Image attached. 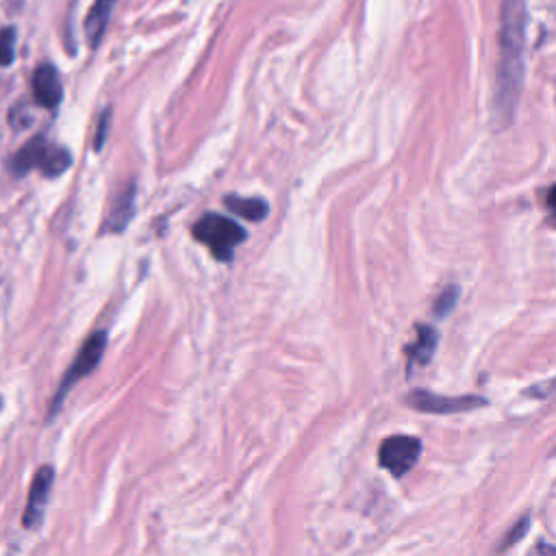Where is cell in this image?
Listing matches in <instances>:
<instances>
[{
  "instance_id": "5",
  "label": "cell",
  "mask_w": 556,
  "mask_h": 556,
  "mask_svg": "<svg viewBox=\"0 0 556 556\" xmlns=\"http://www.w3.org/2000/svg\"><path fill=\"white\" fill-rule=\"evenodd\" d=\"M407 404L415 411L422 413H435V415H452V413H465L485 407L487 400L480 396H459V398H448L433 394L426 389H413L407 396Z\"/></svg>"
},
{
  "instance_id": "3",
  "label": "cell",
  "mask_w": 556,
  "mask_h": 556,
  "mask_svg": "<svg viewBox=\"0 0 556 556\" xmlns=\"http://www.w3.org/2000/svg\"><path fill=\"white\" fill-rule=\"evenodd\" d=\"M105 348H107V333L105 331H98L85 341L83 348L79 350L77 359L72 361L70 370L66 372V376H63L59 391L53 398V407H50V417H53L59 411V407L63 404V398L68 396V391L74 385H77L81 378H85L87 374H92L96 370V365L100 363V359H103V355H105Z\"/></svg>"
},
{
  "instance_id": "9",
  "label": "cell",
  "mask_w": 556,
  "mask_h": 556,
  "mask_svg": "<svg viewBox=\"0 0 556 556\" xmlns=\"http://www.w3.org/2000/svg\"><path fill=\"white\" fill-rule=\"evenodd\" d=\"M113 7H116V0H96L94 7L90 9V14L85 18V35L87 42L92 48H96L103 40V35L107 31V24L111 20Z\"/></svg>"
},
{
  "instance_id": "7",
  "label": "cell",
  "mask_w": 556,
  "mask_h": 556,
  "mask_svg": "<svg viewBox=\"0 0 556 556\" xmlns=\"http://www.w3.org/2000/svg\"><path fill=\"white\" fill-rule=\"evenodd\" d=\"M33 96L35 103L44 109H55L63 98V85L59 72L50 63H44L33 74Z\"/></svg>"
},
{
  "instance_id": "6",
  "label": "cell",
  "mask_w": 556,
  "mask_h": 556,
  "mask_svg": "<svg viewBox=\"0 0 556 556\" xmlns=\"http://www.w3.org/2000/svg\"><path fill=\"white\" fill-rule=\"evenodd\" d=\"M53 483H55V470H53V467H48V465L40 467V472H37L35 478H33L27 509H24V515H22L24 528L35 530V528L42 526L44 515H46V504H48L50 489H53Z\"/></svg>"
},
{
  "instance_id": "11",
  "label": "cell",
  "mask_w": 556,
  "mask_h": 556,
  "mask_svg": "<svg viewBox=\"0 0 556 556\" xmlns=\"http://www.w3.org/2000/svg\"><path fill=\"white\" fill-rule=\"evenodd\" d=\"M224 205L229 207L237 216L246 218L248 222H261L268 218L270 207L263 198H242V196H226Z\"/></svg>"
},
{
  "instance_id": "18",
  "label": "cell",
  "mask_w": 556,
  "mask_h": 556,
  "mask_svg": "<svg viewBox=\"0 0 556 556\" xmlns=\"http://www.w3.org/2000/svg\"><path fill=\"white\" fill-rule=\"evenodd\" d=\"M548 209L554 211V187H550V192H548Z\"/></svg>"
},
{
  "instance_id": "15",
  "label": "cell",
  "mask_w": 556,
  "mask_h": 556,
  "mask_svg": "<svg viewBox=\"0 0 556 556\" xmlns=\"http://www.w3.org/2000/svg\"><path fill=\"white\" fill-rule=\"evenodd\" d=\"M457 300H459V287L457 285L446 287L444 292H441V296L437 298V302H435L437 318H446V315L454 309V305H457Z\"/></svg>"
},
{
  "instance_id": "10",
  "label": "cell",
  "mask_w": 556,
  "mask_h": 556,
  "mask_svg": "<svg viewBox=\"0 0 556 556\" xmlns=\"http://www.w3.org/2000/svg\"><path fill=\"white\" fill-rule=\"evenodd\" d=\"M435 350H437V331L431 326L420 324L417 326V341L415 344H411L407 350L409 365L411 368H415V365L424 368V365L431 363Z\"/></svg>"
},
{
  "instance_id": "2",
  "label": "cell",
  "mask_w": 556,
  "mask_h": 556,
  "mask_svg": "<svg viewBox=\"0 0 556 556\" xmlns=\"http://www.w3.org/2000/svg\"><path fill=\"white\" fill-rule=\"evenodd\" d=\"M194 237L200 244H205L218 261L229 263L239 244H244L246 231L220 213H207L194 224Z\"/></svg>"
},
{
  "instance_id": "17",
  "label": "cell",
  "mask_w": 556,
  "mask_h": 556,
  "mask_svg": "<svg viewBox=\"0 0 556 556\" xmlns=\"http://www.w3.org/2000/svg\"><path fill=\"white\" fill-rule=\"evenodd\" d=\"M107 131H109V111H105L103 118H100V122H98V133H96V139H94V148L96 150H100V148L105 146Z\"/></svg>"
},
{
  "instance_id": "14",
  "label": "cell",
  "mask_w": 556,
  "mask_h": 556,
  "mask_svg": "<svg viewBox=\"0 0 556 556\" xmlns=\"http://www.w3.org/2000/svg\"><path fill=\"white\" fill-rule=\"evenodd\" d=\"M16 57V31L7 27L0 31V66H11Z\"/></svg>"
},
{
  "instance_id": "16",
  "label": "cell",
  "mask_w": 556,
  "mask_h": 556,
  "mask_svg": "<svg viewBox=\"0 0 556 556\" xmlns=\"http://www.w3.org/2000/svg\"><path fill=\"white\" fill-rule=\"evenodd\" d=\"M528 528H530V517H522V520L517 522L515 528L507 535V541H502V546H500L498 550H509V548H513L517 541H520L522 537H526Z\"/></svg>"
},
{
  "instance_id": "1",
  "label": "cell",
  "mask_w": 556,
  "mask_h": 556,
  "mask_svg": "<svg viewBox=\"0 0 556 556\" xmlns=\"http://www.w3.org/2000/svg\"><path fill=\"white\" fill-rule=\"evenodd\" d=\"M526 0H502L500 14V57L496 77L494 111L500 124H509L520 100L524 83L526 50Z\"/></svg>"
},
{
  "instance_id": "13",
  "label": "cell",
  "mask_w": 556,
  "mask_h": 556,
  "mask_svg": "<svg viewBox=\"0 0 556 556\" xmlns=\"http://www.w3.org/2000/svg\"><path fill=\"white\" fill-rule=\"evenodd\" d=\"M70 166H72V155H70V150L61 148V146L48 144V150H46V155H44V161H42L40 170H42L46 176H50V179H53V176L63 174Z\"/></svg>"
},
{
  "instance_id": "8",
  "label": "cell",
  "mask_w": 556,
  "mask_h": 556,
  "mask_svg": "<svg viewBox=\"0 0 556 556\" xmlns=\"http://www.w3.org/2000/svg\"><path fill=\"white\" fill-rule=\"evenodd\" d=\"M133 216H135V183H129L116 196V200H113L111 211L105 220V231L107 233L126 231V224L131 222Z\"/></svg>"
},
{
  "instance_id": "12",
  "label": "cell",
  "mask_w": 556,
  "mask_h": 556,
  "mask_svg": "<svg viewBox=\"0 0 556 556\" xmlns=\"http://www.w3.org/2000/svg\"><path fill=\"white\" fill-rule=\"evenodd\" d=\"M46 150H48L46 139L44 137H33L27 146L20 148V153L14 159V170L18 174H27V172H31L35 168H40L42 161H44Z\"/></svg>"
},
{
  "instance_id": "4",
  "label": "cell",
  "mask_w": 556,
  "mask_h": 556,
  "mask_svg": "<svg viewBox=\"0 0 556 556\" xmlns=\"http://www.w3.org/2000/svg\"><path fill=\"white\" fill-rule=\"evenodd\" d=\"M422 454V441L409 437V435H396L389 437L381 444L378 450V463H381L383 470H387L391 476H404L409 474L415 463L420 461Z\"/></svg>"
}]
</instances>
